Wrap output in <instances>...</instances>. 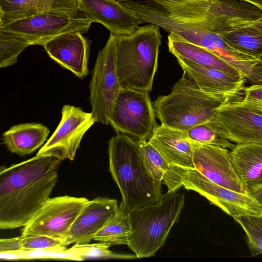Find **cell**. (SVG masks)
<instances>
[{
    "label": "cell",
    "mask_w": 262,
    "mask_h": 262,
    "mask_svg": "<svg viewBox=\"0 0 262 262\" xmlns=\"http://www.w3.org/2000/svg\"><path fill=\"white\" fill-rule=\"evenodd\" d=\"M62 160L35 156L0 170V229L25 226L50 199Z\"/></svg>",
    "instance_id": "obj_1"
},
{
    "label": "cell",
    "mask_w": 262,
    "mask_h": 262,
    "mask_svg": "<svg viewBox=\"0 0 262 262\" xmlns=\"http://www.w3.org/2000/svg\"><path fill=\"white\" fill-rule=\"evenodd\" d=\"M108 154L109 170L122 196L120 209L128 214L161 199L162 182L151 176L139 140L118 134L108 141Z\"/></svg>",
    "instance_id": "obj_2"
},
{
    "label": "cell",
    "mask_w": 262,
    "mask_h": 262,
    "mask_svg": "<svg viewBox=\"0 0 262 262\" xmlns=\"http://www.w3.org/2000/svg\"><path fill=\"white\" fill-rule=\"evenodd\" d=\"M116 37V69L122 88L151 91L161 44L160 27L149 24Z\"/></svg>",
    "instance_id": "obj_3"
},
{
    "label": "cell",
    "mask_w": 262,
    "mask_h": 262,
    "mask_svg": "<svg viewBox=\"0 0 262 262\" xmlns=\"http://www.w3.org/2000/svg\"><path fill=\"white\" fill-rule=\"evenodd\" d=\"M225 99L202 91L185 72L171 92L160 96L152 103L161 124L186 132L213 118Z\"/></svg>",
    "instance_id": "obj_4"
},
{
    "label": "cell",
    "mask_w": 262,
    "mask_h": 262,
    "mask_svg": "<svg viewBox=\"0 0 262 262\" xmlns=\"http://www.w3.org/2000/svg\"><path fill=\"white\" fill-rule=\"evenodd\" d=\"M183 192H167L158 202L128 213L130 234L127 246L137 258L151 257L164 244L185 205Z\"/></svg>",
    "instance_id": "obj_5"
},
{
    "label": "cell",
    "mask_w": 262,
    "mask_h": 262,
    "mask_svg": "<svg viewBox=\"0 0 262 262\" xmlns=\"http://www.w3.org/2000/svg\"><path fill=\"white\" fill-rule=\"evenodd\" d=\"M116 37L110 33L104 47L99 51L90 83V100L96 122L110 124L116 99L122 89L116 64Z\"/></svg>",
    "instance_id": "obj_6"
},
{
    "label": "cell",
    "mask_w": 262,
    "mask_h": 262,
    "mask_svg": "<svg viewBox=\"0 0 262 262\" xmlns=\"http://www.w3.org/2000/svg\"><path fill=\"white\" fill-rule=\"evenodd\" d=\"M148 91L122 89L115 103L110 124L118 134L147 141L157 126Z\"/></svg>",
    "instance_id": "obj_7"
},
{
    "label": "cell",
    "mask_w": 262,
    "mask_h": 262,
    "mask_svg": "<svg viewBox=\"0 0 262 262\" xmlns=\"http://www.w3.org/2000/svg\"><path fill=\"white\" fill-rule=\"evenodd\" d=\"M92 22L81 11L49 12L11 22L0 28L27 37L33 45L41 46L44 42L65 33H86Z\"/></svg>",
    "instance_id": "obj_8"
},
{
    "label": "cell",
    "mask_w": 262,
    "mask_h": 262,
    "mask_svg": "<svg viewBox=\"0 0 262 262\" xmlns=\"http://www.w3.org/2000/svg\"><path fill=\"white\" fill-rule=\"evenodd\" d=\"M88 201L85 197L69 195L49 199L23 227L21 235L45 236L64 243L73 223Z\"/></svg>",
    "instance_id": "obj_9"
},
{
    "label": "cell",
    "mask_w": 262,
    "mask_h": 262,
    "mask_svg": "<svg viewBox=\"0 0 262 262\" xmlns=\"http://www.w3.org/2000/svg\"><path fill=\"white\" fill-rule=\"evenodd\" d=\"M95 122L92 112H85L79 107L63 105L58 125L37 155L53 156L62 161L73 160L84 135Z\"/></svg>",
    "instance_id": "obj_10"
},
{
    "label": "cell",
    "mask_w": 262,
    "mask_h": 262,
    "mask_svg": "<svg viewBox=\"0 0 262 262\" xmlns=\"http://www.w3.org/2000/svg\"><path fill=\"white\" fill-rule=\"evenodd\" d=\"M183 186L206 198L233 218L262 215V205L250 193L231 190L215 184L195 169L187 170Z\"/></svg>",
    "instance_id": "obj_11"
},
{
    "label": "cell",
    "mask_w": 262,
    "mask_h": 262,
    "mask_svg": "<svg viewBox=\"0 0 262 262\" xmlns=\"http://www.w3.org/2000/svg\"><path fill=\"white\" fill-rule=\"evenodd\" d=\"M213 119L235 144L262 145V114L245 105L241 100L221 104Z\"/></svg>",
    "instance_id": "obj_12"
},
{
    "label": "cell",
    "mask_w": 262,
    "mask_h": 262,
    "mask_svg": "<svg viewBox=\"0 0 262 262\" xmlns=\"http://www.w3.org/2000/svg\"><path fill=\"white\" fill-rule=\"evenodd\" d=\"M191 143L195 169L215 184L236 192L248 193L234 169L229 149Z\"/></svg>",
    "instance_id": "obj_13"
},
{
    "label": "cell",
    "mask_w": 262,
    "mask_h": 262,
    "mask_svg": "<svg viewBox=\"0 0 262 262\" xmlns=\"http://www.w3.org/2000/svg\"><path fill=\"white\" fill-rule=\"evenodd\" d=\"M82 34L79 32L65 33L41 45L50 58L80 78L88 74L90 49V40Z\"/></svg>",
    "instance_id": "obj_14"
},
{
    "label": "cell",
    "mask_w": 262,
    "mask_h": 262,
    "mask_svg": "<svg viewBox=\"0 0 262 262\" xmlns=\"http://www.w3.org/2000/svg\"><path fill=\"white\" fill-rule=\"evenodd\" d=\"M119 210L116 200L98 196L89 200L73 223L64 244H88Z\"/></svg>",
    "instance_id": "obj_15"
},
{
    "label": "cell",
    "mask_w": 262,
    "mask_h": 262,
    "mask_svg": "<svg viewBox=\"0 0 262 262\" xmlns=\"http://www.w3.org/2000/svg\"><path fill=\"white\" fill-rule=\"evenodd\" d=\"M79 9L93 22L115 35H129L142 24L130 10L116 0H77Z\"/></svg>",
    "instance_id": "obj_16"
},
{
    "label": "cell",
    "mask_w": 262,
    "mask_h": 262,
    "mask_svg": "<svg viewBox=\"0 0 262 262\" xmlns=\"http://www.w3.org/2000/svg\"><path fill=\"white\" fill-rule=\"evenodd\" d=\"M203 91L220 97L227 102L240 100L239 96L245 89L246 78L234 76L221 71L177 60Z\"/></svg>",
    "instance_id": "obj_17"
},
{
    "label": "cell",
    "mask_w": 262,
    "mask_h": 262,
    "mask_svg": "<svg viewBox=\"0 0 262 262\" xmlns=\"http://www.w3.org/2000/svg\"><path fill=\"white\" fill-rule=\"evenodd\" d=\"M148 141L171 165L186 170L195 169L193 146L186 132L161 124Z\"/></svg>",
    "instance_id": "obj_18"
},
{
    "label": "cell",
    "mask_w": 262,
    "mask_h": 262,
    "mask_svg": "<svg viewBox=\"0 0 262 262\" xmlns=\"http://www.w3.org/2000/svg\"><path fill=\"white\" fill-rule=\"evenodd\" d=\"M79 11L77 0H0V26L49 12Z\"/></svg>",
    "instance_id": "obj_19"
},
{
    "label": "cell",
    "mask_w": 262,
    "mask_h": 262,
    "mask_svg": "<svg viewBox=\"0 0 262 262\" xmlns=\"http://www.w3.org/2000/svg\"><path fill=\"white\" fill-rule=\"evenodd\" d=\"M234 169L247 193L262 186V145L236 144L230 150Z\"/></svg>",
    "instance_id": "obj_20"
},
{
    "label": "cell",
    "mask_w": 262,
    "mask_h": 262,
    "mask_svg": "<svg viewBox=\"0 0 262 262\" xmlns=\"http://www.w3.org/2000/svg\"><path fill=\"white\" fill-rule=\"evenodd\" d=\"M167 45L169 52L177 60L214 69L234 76L244 77L238 70L209 51L180 39L170 34L168 36Z\"/></svg>",
    "instance_id": "obj_21"
},
{
    "label": "cell",
    "mask_w": 262,
    "mask_h": 262,
    "mask_svg": "<svg viewBox=\"0 0 262 262\" xmlns=\"http://www.w3.org/2000/svg\"><path fill=\"white\" fill-rule=\"evenodd\" d=\"M50 133L41 123H22L10 127L3 134L4 143L12 153L20 156L30 155L40 147Z\"/></svg>",
    "instance_id": "obj_22"
},
{
    "label": "cell",
    "mask_w": 262,
    "mask_h": 262,
    "mask_svg": "<svg viewBox=\"0 0 262 262\" xmlns=\"http://www.w3.org/2000/svg\"><path fill=\"white\" fill-rule=\"evenodd\" d=\"M144 159L153 178L163 182L167 192L178 191L184 185L187 170L169 164L148 141H140Z\"/></svg>",
    "instance_id": "obj_23"
},
{
    "label": "cell",
    "mask_w": 262,
    "mask_h": 262,
    "mask_svg": "<svg viewBox=\"0 0 262 262\" xmlns=\"http://www.w3.org/2000/svg\"><path fill=\"white\" fill-rule=\"evenodd\" d=\"M235 51L259 60L262 56V32L253 25L222 36Z\"/></svg>",
    "instance_id": "obj_24"
},
{
    "label": "cell",
    "mask_w": 262,
    "mask_h": 262,
    "mask_svg": "<svg viewBox=\"0 0 262 262\" xmlns=\"http://www.w3.org/2000/svg\"><path fill=\"white\" fill-rule=\"evenodd\" d=\"M130 224L128 214L119 208L93 239L113 245H128Z\"/></svg>",
    "instance_id": "obj_25"
},
{
    "label": "cell",
    "mask_w": 262,
    "mask_h": 262,
    "mask_svg": "<svg viewBox=\"0 0 262 262\" xmlns=\"http://www.w3.org/2000/svg\"><path fill=\"white\" fill-rule=\"evenodd\" d=\"M186 133L192 143L215 145L230 150L236 145L227 138L213 119L194 126Z\"/></svg>",
    "instance_id": "obj_26"
},
{
    "label": "cell",
    "mask_w": 262,
    "mask_h": 262,
    "mask_svg": "<svg viewBox=\"0 0 262 262\" xmlns=\"http://www.w3.org/2000/svg\"><path fill=\"white\" fill-rule=\"evenodd\" d=\"M67 247L61 241L41 235H21L0 240V252L66 249Z\"/></svg>",
    "instance_id": "obj_27"
},
{
    "label": "cell",
    "mask_w": 262,
    "mask_h": 262,
    "mask_svg": "<svg viewBox=\"0 0 262 262\" xmlns=\"http://www.w3.org/2000/svg\"><path fill=\"white\" fill-rule=\"evenodd\" d=\"M32 42L27 37L0 28V68L15 64L18 55Z\"/></svg>",
    "instance_id": "obj_28"
},
{
    "label": "cell",
    "mask_w": 262,
    "mask_h": 262,
    "mask_svg": "<svg viewBox=\"0 0 262 262\" xmlns=\"http://www.w3.org/2000/svg\"><path fill=\"white\" fill-rule=\"evenodd\" d=\"M110 244L99 242L94 244H75L68 249L74 260L81 261L86 258L134 259L136 254H119L109 248Z\"/></svg>",
    "instance_id": "obj_29"
},
{
    "label": "cell",
    "mask_w": 262,
    "mask_h": 262,
    "mask_svg": "<svg viewBox=\"0 0 262 262\" xmlns=\"http://www.w3.org/2000/svg\"><path fill=\"white\" fill-rule=\"evenodd\" d=\"M242 227L251 255L262 253V215H241L233 217Z\"/></svg>",
    "instance_id": "obj_30"
},
{
    "label": "cell",
    "mask_w": 262,
    "mask_h": 262,
    "mask_svg": "<svg viewBox=\"0 0 262 262\" xmlns=\"http://www.w3.org/2000/svg\"><path fill=\"white\" fill-rule=\"evenodd\" d=\"M244 92L241 102L262 114V84H251L245 87Z\"/></svg>",
    "instance_id": "obj_31"
},
{
    "label": "cell",
    "mask_w": 262,
    "mask_h": 262,
    "mask_svg": "<svg viewBox=\"0 0 262 262\" xmlns=\"http://www.w3.org/2000/svg\"><path fill=\"white\" fill-rule=\"evenodd\" d=\"M250 194L262 205V186L254 189Z\"/></svg>",
    "instance_id": "obj_32"
},
{
    "label": "cell",
    "mask_w": 262,
    "mask_h": 262,
    "mask_svg": "<svg viewBox=\"0 0 262 262\" xmlns=\"http://www.w3.org/2000/svg\"><path fill=\"white\" fill-rule=\"evenodd\" d=\"M247 2L262 10V0H239Z\"/></svg>",
    "instance_id": "obj_33"
},
{
    "label": "cell",
    "mask_w": 262,
    "mask_h": 262,
    "mask_svg": "<svg viewBox=\"0 0 262 262\" xmlns=\"http://www.w3.org/2000/svg\"><path fill=\"white\" fill-rule=\"evenodd\" d=\"M253 25L262 32V17L255 22Z\"/></svg>",
    "instance_id": "obj_34"
},
{
    "label": "cell",
    "mask_w": 262,
    "mask_h": 262,
    "mask_svg": "<svg viewBox=\"0 0 262 262\" xmlns=\"http://www.w3.org/2000/svg\"><path fill=\"white\" fill-rule=\"evenodd\" d=\"M158 1H162L169 3H183V2H189V1H192L194 0H158Z\"/></svg>",
    "instance_id": "obj_35"
},
{
    "label": "cell",
    "mask_w": 262,
    "mask_h": 262,
    "mask_svg": "<svg viewBox=\"0 0 262 262\" xmlns=\"http://www.w3.org/2000/svg\"><path fill=\"white\" fill-rule=\"evenodd\" d=\"M259 66L262 70V56L260 57V58L259 59Z\"/></svg>",
    "instance_id": "obj_36"
},
{
    "label": "cell",
    "mask_w": 262,
    "mask_h": 262,
    "mask_svg": "<svg viewBox=\"0 0 262 262\" xmlns=\"http://www.w3.org/2000/svg\"><path fill=\"white\" fill-rule=\"evenodd\" d=\"M209 1H210V0H209ZM208 5H209V4H208ZM208 17H209V16H208ZM209 21H210V20H209ZM211 28H212V27H211ZM212 31H213V30H212Z\"/></svg>",
    "instance_id": "obj_37"
}]
</instances>
